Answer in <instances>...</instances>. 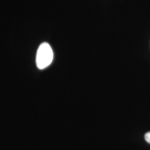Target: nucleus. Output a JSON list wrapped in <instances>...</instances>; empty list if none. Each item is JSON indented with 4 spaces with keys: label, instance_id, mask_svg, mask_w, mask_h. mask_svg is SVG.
Here are the masks:
<instances>
[{
    "label": "nucleus",
    "instance_id": "nucleus-2",
    "mask_svg": "<svg viewBox=\"0 0 150 150\" xmlns=\"http://www.w3.org/2000/svg\"><path fill=\"white\" fill-rule=\"evenodd\" d=\"M145 139L146 142L150 144V132H148L145 135Z\"/></svg>",
    "mask_w": 150,
    "mask_h": 150
},
{
    "label": "nucleus",
    "instance_id": "nucleus-1",
    "mask_svg": "<svg viewBox=\"0 0 150 150\" xmlns=\"http://www.w3.org/2000/svg\"><path fill=\"white\" fill-rule=\"evenodd\" d=\"M54 59L53 50L47 42H43L39 46L36 53V65L40 70H43L52 63Z\"/></svg>",
    "mask_w": 150,
    "mask_h": 150
}]
</instances>
